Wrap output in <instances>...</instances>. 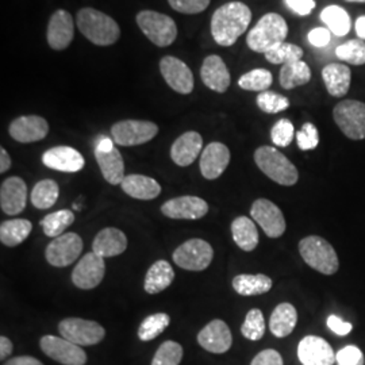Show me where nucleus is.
Here are the masks:
<instances>
[{
    "label": "nucleus",
    "instance_id": "obj_57",
    "mask_svg": "<svg viewBox=\"0 0 365 365\" xmlns=\"http://www.w3.org/2000/svg\"><path fill=\"white\" fill-rule=\"evenodd\" d=\"M354 29H356V33H357V37L360 39H365V15L363 16H359L357 18V21H356V25H354Z\"/></svg>",
    "mask_w": 365,
    "mask_h": 365
},
{
    "label": "nucleus",
    "instance_id": "obj_3",
    "mask_svg": "<svg viewBox=\"0 0 365 365\" xmlns=\"http://www.w3.org/2000/svg\"><path fill=\"white\" fill-rule=\"evenodd\" d=\"M288 36L287 22L282 15L265 14L257 25L249 31L247 43L256 53H268L282 45Z\"/></svg>",
    "mask_w": 365,
    "mask_h": 365
},
{
    "label": "nucleus",
    "instance_id": "obj_5",
    "mask_svg": "<svg viewBox=\"0 0 365 365\" xmlns=\"http://www.w3.org/2000/svg\"><path fill=\"white\" fill-rule=\"evenodd\" d=\"M299 253L304 262L322 274H334L339 268L337 253L331 244L319 235H309L300 240Z\"/></svg>",
    "mask_w": 365,
    "mask_h": 365
},
{
    "label": "nucleus",
    "instance_id": "obj_52",
    "mask_svg": "<svg viewBox=\"0 0 365 365\" xmlns=\"http://www.w3.org/2000/svg\"><path fill=\"white\" fill-rule=\"evenodd\" d=\"M291 11L298 14L300 16H306L313 13L315 9V0H284Z\"/></svg>",
    "mask_w": 365,
    "mask_h": 365
},
{
    "label": "nucleus",
    "instance_id": "obj_48",
    "mask_svg": "<svg viewBox=\"0 0 365 365\" xmlns=\"http://www.w3.org/2000/svg\"><path fill=\"white\" fill-rule=\"evenodd\" d=\"M337 365H364V353L356 345H348L336 354Z\"/></svg>",
    "mask_w": 365,
    "mask_h": 365
},
{
    "label": "nucleus",
    "instance_id": "obj_13",
    "mask_svg": "<svg viewBox=\"0 0 365 365\" xmlns=\"http://www.w3.org/2000/svg\"><path fill=\"white\" fill-rule=\"evenodd\" d=\"M250 217L269 238H279L286 232V220L282 210L268 199H257L252 205Z\"/></svg>",
    "mask_w": 365,
    "mask_h": 365
},
{
    "label": "nucleus",
    "instance_id": "obj_36",
    "mask_svg": "<svg viewBox=\"0 0 365 365\" xmlns=\"http://www.w3.org/2000/svg\"><path fill=\"white\" fill-rule=\"evenodd\" d=\"M280 86L284 90H292L307 84L312 80V69L303 61L286 64L280 71Z\"/></svg>",
    "mask_w": 365,
    "mask_h": 365
},
{
    "label": "nucleus",
    "instance_id": "obj_54",
    "mask_svg": "<svg viewBox=\"0 0 365 365\" xmlns=\"http://www.w3.org/2000/svg\"><path fill=\"white\" fill-rule=\"evenodd\" d=\"M4 365H43L38 359L31 357V356H18L9 360Z\"/></svg>",
    "mask_w": 365,
    "mask_h": 365
},
{
    "label": "nucleus",
    "instance_id": "obj_47",
    "mask_svg": "<svg viewBox=\"0 0 365 365\" xmlns=\"http://www.w3.org/2000/svg\"><path fill=\"white\" fill-rule=\"evenodd\" d=\"M297 143L302 150H313L319 144V135L315 125L307 122L297 133Z\"/></svg>",
    "mask_w": 365,
    "mask_h": 365
},
{
    "label": "nucleus",
    "instance_id": "obj_10",
    "mask_svg": "<svg viewBox=\"0 0 365 365\" xmlns=\"http://www.w3.org/2000/svg\"><path fill=\"white\" fill-rule=\"evenodd\" d=\"M158 133V126L149 120L126 119L111 128L113 140L120 146H137L152 141Z\"/></svg>",
    "mask_w": 365,
    "mask_h": 365
},
{
    "label": "nucleus",
    "instance_id": "obj_22",
    "mask_svg": "<svg viewBox=\"0 0 365 365\" xmlns=\"http://www.w3.org/2000/svg\"><path fill=\"white\" fill-rule=\"evenodd\" d=\"M42 163L51 170L75 173L86 165L84 157L71 146H56L42 155Z\"/></svg>",
    "mask_w": 365,
    "mask_h": 365
},
{
    "label": "nucleus",
    "instance_id": "obj_18",
    "mask_svg": "<svg viewBox=\"0 0 365 365\" xmlns=\"http://www.w3.org/2000/svg\"><path fill=\"white\" fill-rule=\"evenodd\" d=\"M298 357L303 365H333L336 354L327 339L306 336L298 345Z\"/></svg>",
    "mask_w": 365,
    "mask_h": 365
},
{
    "label": "nucleus",
    "instance_id": "obj_58",
    "mask_svg": "<svg viewBox=\"0 0 365 365\" xmlns=\"http://www.w3.org/2000/svg\"><path fill=\"white\" fill-rule=\"evenodd\" d=\"M346 1H353V3H365V0H346Z\"/></svg>",
    "mask_w": 365,
    "mask_h": 365
},
{
    "label": "nucleus",
    "instance_id": "obj_26",
    "mask_svg": "<svg viewBox=\"0 0 365 365\" xmlns=\"http://www.w3.org/2000/svg\"><path fill=\"white\" fill-rule=\"evenodd\" d=\"M126 248L128 237L115 227H106L101 230L92 242V252L103 259L119 256Z\"/></svg>",
    "mask_w": 365,
    "mask_h": 365
},
{
    "label": "nucleus",
    "instance_id": "obj_7",
    "mask_svg": "<svg viewBox=\"0 0 365 365\" xmlns=\"http://www.w3.org/2000/svg\"><path fill=\"white\" fill-rule=\"evenodd\" d=\"M333 117L348 138L359 141L365 138V103L359 101H342L333 110Z\"/></svg>",
    "mask_w": 365,
    "mask_h": 365
},
{
    "label": "nucleus",
    "instance_id": "obj_6",
    "mask_svg": "<svg viewBox=\"0 0 365 365\" xmlns=\"http://www.w3.org/2000/svg\"><path fill=\"white\" fill-rule=\"evenodd\" d=\"M137 24L145 36L160 48L170 46L178 37L176 24L168 15L145 10L137 15Z\"/></svg>",
    "mask_w": 365,
    "mask_h": 365
},
{
    "label": "nucleus",
    "instance_id": "obj_23",
    "mask_svg": "<svg viewBox=\"0 0 365 365\" xmlns=\"http://www.w3.org/2000/svg\"><path fill=\"white\" fill-rule=\"evenodd\" d=\"M230 163V150L222 143H211L200 156V172L207 180H215Z\"/></svg>",
    "mask_w": 365,
    "mask_h": 365
},
{
    "label": "nucleus",
    "instance_id": "obj_55",
    "mask_svg": "<svg viewBox=\"0 0 365 365\" xmlns=\"http://www.w3.org/2000/svg\"><path fill=\"white\" fill-rule=\"evenodd\" d=\"M13 342L7 339V337L1 336V337H0V359H1V360L7 359V357L13 353Z\"/></svg>",
    "mask_w": 365,
    "mask_h": 365
},
{
    "label": "nucleus",
    "instance_id": "obj_51",
    "mask_svg": "<svg viewBox=\"0 0 365 365\" xmlns=\"http://www.w3.org/2000/svg\"><path fill=\"white\" fill-rule=\"evenodd\" d=\"M307 38H309V42L315 48H325L330 42L331 33L327 27H317L309 33Z\"/></svg>",
    "mask_w": 365,
    "mask_h": 365
},
{
    "label": "nucleus",
    "instance_id": "obj_17",
    "mask_svg": "<svg viewBox=\"0 0 365 365\" xmlns=\"http://www.w3.org/2000/svg\"><path fill=\"white\" fill-rule=\"evenodd\" d=\"M197 342L207 352L222 354L232 348L233 337L226 322L214 319L199 331Z\"/></svg>",
    "mask_w": 365,
    "mask_h": 365
},
{
    "label": "nucleus",
    "instance_id": "obj_40",
    "mask_svg": "<svg viewBox=\"0 0 365 365\" xmlns=\"http://www.w3.org/2000/svg\"><path fill=\"white\" fill-rule=\"evenodd\" d=\"M272 73L267 69H253L248 73L242 75L238 80V86L245 91H267L272 86Z\"/></svg>",
    "mask_w": 365,
    "mask_h": 365
},
{
    "label": "nucleus",
    "instance_id": "obj_44",
    "mask_svg": "<svg viewBox=\"0 0 365 365\" xmlns=\"http://www.w3.org/2000/svg\"><path fill=\"white\" fill-rule=\"evenodd\" d=\"M241 333L245 339L250 341H259L265 334V321L264 315L259 309H252L241 327Z\"/></svg>",
    "mask_w": 365,
    "mask_h": 365
},
{
    "label": "nucleus",
    "instance_id": "obj_24",
    "mask_svg": "<svg viewBox=\"0 0 365 365\" xmlns=\"http://www.w3.org/2000/svg\"><path fill=\"white\" fill-rule=\"evenodd\" d=\"M203 138L196 131H187L170 148V158L179 167H188L200 155Z\"/></svg>",
    "mask_w": 365,
    "mask_h": 365
},
{
    "label": "nucleus",
    "instance_id": "obj_56",
    "mask_svg": "<svg viewBox=\"0 0 365 365\" xmlns=\"http://www.w3.org/2000/svg\"><path fill=\"white\" fill-rule=\"evenodd\" d=\"M11 167V158L4 148L0 149V172L4 173Z\"/></svg>",
    "mask_w": 365,
    "mask_h": 365
},
{
    "label": "nucleus",
    "instance_id": "obj_42",
    "mask_svg": "<svg viewBox=\"0 0 365 365\" xmlns=\"http://www.w3.org/2000/svg\"><path fill=\"white\" fill-rule=\"evenodd\" d=\"M336 56L341 61L353 66L365 64V42L363 39H351L336 49Z\"/></svg>",
    "mask_w": 365,
    "mask_h": 365
},
{
    "label": "nucleus",
    "instance_id": "obj_21",
    "mask_svg": "<svg viewBox=\"0 0 365 365\" xmlns=\"http://www.w3.org/2000/svg\"><path fill=\"white\" fill-rule=\"evenodd\" d=\"M73 36L75 26L71 14L66 10H57L53 14L46 31L49 46L54 51H64L71 45Z\"/></svg>",
    "mask_w": 365,
    "mask_h": 365
},
{
    "label": "nucleus",
    "instance_id": "obj_1",
    "mask_svg": "<svg viewBox=\"0 0 365 365\" xmlns=\"http://www.w3.org/2000/svg\"><path fill=\"white\" fill-rule=\"evenodd\" d=\"M252 11L242 1H230L220 7L211 19V34L221 46H232L247 30Z\"/></svg>",
    "mask_w": 365,
    "mask_h": 365
},
{
    "label": "nucleus",
    "instance_id": "obj_9",
    "mask_svg": "<svg viewBox=\"0 0 365 365\" xmlns=\"http://www.w3.org/2000/svg\"><path fill=\"white\" fill-rule=\"evenodd\" d=\"M60 336L78 346H91L105 339V327L95 321L66 318L58 325Z\"/></svg>",
    "mask_w": 365,
    "mask_h": 365
},
{
    "label": "nucleus",
    "instance_id": "obj_25",
    "mask_svg": "<svg viewBox=\"0 0 365 365\" xmlns=\"http://www.w3.org/2000/svg\"><path fill=\"white\" fill-rule=\"evenodd\" d=\"M200 78L207 88L220 93L227 91L230 86V72L221 57L215 54L205 58Z\"/></svg>",
    "mask_w": 365,
    "mask_h": 365
},
{
    "label": "nucleus",
    "instance_id": "obj_39",
    "mask_svg": "<svg viewBox=\"0 0 365 365\" xmlns=\"http://www.w3.org/2000/svg\"><path fill=\"white\" fill-rule=\"evenodd\" d=\"M168 314L157 313L146 317L138 327V339L141 341H152L157 339L167 327H170Z\"/></svg>",
    "mask_w": 365,
    "mask_h": 365
},
{
    "label": "nucleus",
    "instance_id": "obj_43",
    "mask_svg": "<svg viewBox=\"0 0 365 365\" xmlns=\"http://www.w3.org/2000/svg\"><path fill=\"white\" fill-rule=\"evenodd\" d=\"M182 345L175 341H165L157 349L152 365H179L182 363Z\"/></svg>",
    "mask_w": 365,
    "mask_h": 365
},
{
    "label": "nucleus",
    "instance_id": "obj_31",
    "mask_svg": "<svg viewBox=\"0 0 365 365\" xmlns=\"http://www.w3.org/2000/svg\"><path fill=\"white\" fill-rule=\"evenodd\" d=\"M298 322L297 309L291 303H280L274 307L269 319V329L274 337L284 339L289 336Z\"/></svg>",
    "mask_w": 365,
    "mask_h": 365
},
{
    "label": "nucleus",
    "instance_id": "obj_37",
    "mask_svg": "<svg viewBox=\"0 0 365 365\" xmlns=\"http://www.w3.org/2000/svg\"><path fill=\"white\" fill-rule=\"evenodd\" d=\"M58 195H60L58 184L52 179H45L34 185L30 195V200L36 209H51L57 202Z\"/></svg>",
    "mask_w": 365,
    "mask_h": 365
},
{
    "label": "nucleus",
    "instance_id": "obj_12",
    "mask_svg": "<svg viewBox=\"0 0 365 365\" xmlns=\"http://www.w3.org/2000/svg\"><path fill=\"white\" fill-rule=\"evenodd\" d=\"M83 250V240L76 233H66L54 238L48 245L46 261L57 268H64L78 259Z\"/></svg>",
    "mask_w": 365,
    "mask_h": 365
},
{
    "label": "nucleus",
    "instance_id": "obj_32",
    "mask_svg": "<svg viewBox=\"0 0 365 365\" xmlns=\"http://www.w3.org/2000/svg\"><path fill=\"white\" fill-rule=\"evenodd\" d=\"M232 235L237 247L245 252H252L259 245V232L248 217L235 218L232 223Z\"/></svg>",
    "mask_w": 365,
    "mask_h": 365
},
{
    "label": "nucleus",
    "instance_id": "obj_35",
    "mask_svg": "<svg viewBox=\"0 0 365 365\" xmlns=\"http://www.w3.org/2000/svg\"><path fill=\"white\" fill-rule=\"evenodd\" d=\"M321 19L330 30V33H333L337 37H345L352 27L349 14L336 4L325 7L324 11L321 13Z\"/></svg>",
    "mask_w": 365,
    "mask_h": 365
},
{
    "label": "nucleus",
    "instance_id": "obj_27",
    "mask_svg": "<svg viewBox=\"0 0 365 365\" xmlns=\"http://www.w3.org/2000/svg\"><path fill=\"white\" fill-rule=\"evenodd\" d=\"M95 157L106 182L113 185L122 184L123 179L126 178L125 163L117 148L113 146L111 149H107V150L95 148Z\"/></svg>",
    "mask_w": 365,
    "mask_h": 365
},
{
    "label": "nucleus",
    "instance_id": "obj_14",
    "mask_svg": "<svg viewBox=\"0 0 365 365\" xmlns=\"http://www.w3.org/2000/svg\"><path fill=\"white\" fill-rule=\"evenodd\" d=\"M105 271V259L90 252L75 267L72 272V282L80 289H92L102 283Z\"/></svg>",
    "mask_w": 365,
    "mask_h": 365
},
{
    "label": "nucleus",
    "instance_id": "obj_30",
    "mask_svg": "<svg viewBox=\"0 0 365 365\" xmlns=\"http://www.w3.org/2000/svg\"><path fill=\"white\" fill-rule=\"evenodd\" d=\"M175 279V271L168 261L158 260L148 269L144 288L146 294L156 295L170 287Z\"/></svg>",
    "mask_w": 365,
    "mask_h": 365
},
{
    "label": "nucleus",
    "instance_id": "obj_19",
    "mask_svg": "<svg viewBox=\"0 0 365 365\" xmlns=\"http://www.w3.org/2000/svg\"><path fill=\"white\" fill-rule=\"evenodd\" d=\"M9 133L15 141L22 144H31L43 140L49 133V125L38 115H25L14 119Z\"/></svg>",
    "mask_w": 365,
    "mask_h": 365
},
{
    "label": "nucleus",
    "instance_id": "obj_49",
    "mask_svg": "<svg viewBox=\"0 0 365 365\" xmlns=\"http://www.w3.org/2000/svg\"><path fill=\"white\" fill-rule=\"evenodd\" d=\"M175 11L182 14L203 13L209 7L211 0H168Z\"/></svg>",
    "mask_w": 365,
    "mask_h": 365
},
{
    "label": "nucleus",
    "instance_id": "obj_20",
    "mask_svg": "<svg viewBox=\"0 0 365 365\" xmlns=\"http://www.w3.org/2000/svg\"><path fill=\"white\" fill-rule=\"evenodd\" d=\"M27 202V185L24 179L13 176L1 182L0 207L7 215L21 214Z\"/></svg>",
    "mask_w": 365,
    "mask_h": 365
},
{
    "label": "nucleus",
    "instance_id": "obj_16",
    "mask_svg": "<svg viewBox=\"0 0 365 365\" xmlns=\"http://www.w3.org/2000/svg\"><path fill=\"white\" fill-rule=\"evenodd\" d=\"M161 212L172 220H199L209 212V205L199 196H179L165 202Z\"/></svg>",
    "mask_w": 365,
    "mask_h": 365
},
{
    "label": "nucleus",
    "instance_id": "obj_50",
    "mask_svg": "<svg viewBox=\"0 0 365 365\" xmlns=\"http://www.w3.org/2000/svg\"><path fill=\"white\" fill-rule=\"evenodd\" d=\"M250 365H283V357L274 349H265L252 360Z\"/></svg>",
    "mask_w": 365,
    "mask_h": 365
},
{
    "label": "nucleus",
    "instance_id": "obj_46",
    "mask_svg": "<svg viewBox=\"0 0 365 365\" xmlns=\"http://www.w3.org/2000/svg\"><path fill=\"white\" fill-rule=\"evenodd\" d=\"M294 135H295L294 125L288 119L277 120L274 123V128H272V131H271L272 143L276 146H280V148H287L288 145L292 143Z\"/></svg>",
    "mask_w": 365,
    "mask_h": 365
},
{
    "label": "nucleus",
    "instance_id": "obj_11",
    "mask_svg": "<svg viewBox=\"0 0 365 365\" xmlns=\"http://www.w3.org/2000/svg\"><path fill=\"white\" fill-rule=\"evenodd\" d=\"M39 345L42 352L60 364L84 365L87 363V353L84 349L64 337L43 336Z\"/></svg>",
    "mask_w": 365,
    "mask_h": 365
},
{
    "label": "nucleus",
    "instance_id": "obj_33",
    "mask_svg": "<svg viewBox=\"0 0 365 365\" xmlns=\"http://www.w3.org/2000/svg\"><path fill=\"white\" fill-rule=\"evenodd\" d=\"M272 279L267 274H238L233 279L235 292L242 297L267 294L272 288Z\"/></svg>",
    "mask_w": 365,
    "mask_h": 365
},
{
    "label": "nucleus",
    "instance_id": "obj_4",
    "mask_svg": "<svg viewBox=\"0 0 365 365\" xmlns=\"http://www.w3.org/2000/svg\"><path fill=\"white\" fill-rule=\"evenodd\" d=\"M255 161L264 175L271 180L291 187L299 179L297 167L272 146H261L255 152Z\"/></svg>",
    "mask_w": 365,
    "mask_h": 365
},
{
    "label": "nucleus",
    "instance_id": "obj_29",
    "mask_svg": "<svg viewBox=\"0 0 365 365\" xmlns=\"http://www.w3.org/2000/svg\"><path fill=\"white\" fill-rule=\"evenodd\" d=\"M322 78L325 81L327 90L331 96L341 98L345 96L351 88V69L344 64L331 63L324 68Z\"/></svg>",
    "mask_w": 365,
    "mask_h": 365
},
{
    "label": "nucleus",
    "instance_id": "obj_45",
    "mask_svg": "<svg viewBox=\"0 0 365 365\" xmlns=\"http://www.w3.org/2000/svg\"><path fill=\"white\" fill-rule=\"evenodd\" d=\"M257 106L261 111L267 114H277L289 107V101L286 96L272 91L260 92L257 96Z\"/></svg>",
    "mask_w": 365,
    "mask_h": 365
},
{
    "label": "nucleus",
    "instance_id": "obj_34",
    "mask_svg": "<svg viewBox=\"0 0 365 365\" xmlns=\"http://www.w3.org/2000/svg\"><path fill=\"white\" fill-rule=\"evenodd\" d=\"M33 230L31 222L27 220H10L0 225V241L6 247L21 245Z\"/></svg>",
    "mask_w": 365,
    "mask_h": 365
},
{
    "label": "nucleus",
    "instance_id": "obj_28",
    "mask_svg": "<svg viewBox=\"0 0 365 365\" xmlns=\"http://www.w3.org/2000/svg\"><path fill=\"white\" fill-rule=\"evenodd\" d=\"M120 187L125 194L140 200H152L161 194V185L155 179L144 175L126 176Z\"/></svg>",
    "mask_w": 365,
    "mask_h": 365
},
{
    "label": "nucleus",
    "instance_id": "obj_15",
    "mask_svg": "<svg viewBox=\"0 0 365 365\" xmlns=\"http://www.w3.org/2000/svg\"><path fill=\"white\" fill-rule=\"evenodd\" d=\"M160 71L173 91L188 95L194 91V75L191 69L182 60L167 56L160 61Z\"/></svg>",
    "mask_w": 365,
    "mask_h": 365
},
{
    "label": "nucleus",
    "instance_id": "obj_53",
    "mask_svg": "<svg viewBox=\"0 0 365 365\" xmlns=\"http://www.w3.org/2000/svg\"><path fill=\"white\" fill-rule=\"evenodd\" d=\"M327 327L337 336H348L352 331V324L342 321L337 315H330L327 318Z\"/></svg>",
    "mask_w": 365,
    "mask_h": 365
},
{
    "label": "nucleus",
    "instance_id": "obj_8",
    "mask_svg": "<svg viewBox=\"0 0 365 365\" xmlns=\"http://www.w3.org/2000/svg\"><path fill=\"white\" fill-rule=\"evenodd\" d=\"M214 257V250L207 241L192 238L185 241L172 255L176 265L185 271L200 272L206 269Z\"/></svg>",
    "mask_w": 365,
    "mask_h": 365
},
{
    "label": "nucleus",
    "instance_id": "obj_41",
    "mask_svg": "<svg viewBox=\"0 0 365 365\" xmlns=\"http://www.w3.org/2000/svg\"><path fill=\"white\" fill-rule=\"evenodd\" d=\"M303 57V49L298 45L283 42L282 45L276 46L272 51L265 53V58L271 64H292L302 61Z\"/></svg>",
    "mask_w": 365,
    "mask_h": 365
},
{
    "label": "nucleus",
    "instance_id": "obj_38",
    "mask_svg": "<svg viewBox=\"0 0 365 365\" xmlns=\"http://www.w3.org/2000/svg\"><path fill=\"white\" fill-rule=\"evenodd\" d=\"M73 222L75 214L71 210H60L46 215L43 220H41L39 225L42 226L45 235L51 238H57L64 235L66 229H68Z\"/></svg>",
    "mask_w": 365,
    "mask_h": 365
},
{
    "label": "nucleus",
    "instance_id": "obj_2",
    "mask_svg": "<svg viewBox=\"0 0 365 365\" xmlns=\"http://www.w3.org/2000/svg\"><path fill=\"white\" fill-rule=\"evenodd\" d=\"M76 24L81 34L98 46H110L115 43L120 36L117 22L95 9L80 10Z\"/></svg>",
    "mask_w": 365,
    "mask_h": 365
}]
</instances>
